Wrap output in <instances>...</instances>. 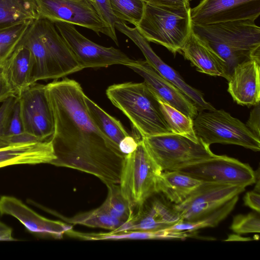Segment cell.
<instances>
[{
  "label": "cell",
  "mask_w": 260,
  "mask_h": 260,
  "mask_svg": "<svg viewBox=\"0 0 260 260\" xmlns=\"http://www.w3.org/2000/svg\"><path fill=\"white\" fill-rule=\"evenodd\" d=\"M199 111L193 119L199 140L210 146L214 143L241 146L254 151L260 150V140L239 119L223 110Z\"/></svg>",
  "instance_id": "cell-6"
},
{
  "label": "cell",
  "mask_w": 260,
  "mask_h": 260,
  "mask_svg": "<svg viewBox=\"0 0 260 260\" xmlns=\"http://www.w3.org/2000/svg\"><path fill=\"white\" fill-rule=\"evenodd\" d=\"M11 96H16L2 76L0 78V103Z\"/></svg>",
  "instance_id": "cell-43"
},
{
  "label": "cell",
  "mask_w": 260,
  "mask_h": 260,
  "mask_svg": "<svg viewBox=\"0 0 260 260\" xmlns=\"http://www.w3.org/2000/svg\"><path fill=\"white\" fill-rule=\"evenodd\" d=\"M0 215L18 219L31 234L40 238L61 239L73 226L68 223L46 218L14 197H0Z\"/></svg>",
  "instance_id": "cell-15"
},
{
  "label": "cell",
  "mask_w": 260,
  "mask_h": 260,
  "mask_svg": "<svg viewBox=\"0 0 260 260\" xmlns=\"http://www.w3.org/2000/svg\"><path fill=\"white\" fill-rule=\"evenodd\" d=\"M142 139L141 137H133L129 135L121 140L118 144V148L122 153L126 155L136 150L139 142Z\"/></svg>",
  "instance_id": "cell-39"
},
{
  "label": "cell",
  "mask_w": 260,
  "mask_h": 260,
  "mask_svg": "<svg viewBox=\"0 0 260 260\" xmlns=\"http://www.w3.org/2000/svg\"><path fill=\"white\" fill-rule=\"evenodd\" d=\"M94 1L102 19L108 26L112 35L117 38L115 24L118 20L112 12L109 0H94Z\"/></svg>",
  "instance_id": "cell-36"
},
{
  "label": "cell",
  "mask_w": 260,
  "mask_h": 260,
  "mask_svg": "<svg viewBox=\"0 0 260 260\" xmlns=\"http://www.w3.org/2000/svg\"><path fill=\"white\" fill-rule=\"evenodd\" d=\"M35 23L42 41L64 77L83 69L53 22L39 18L35 21Z\"/></svg>",
  "instance_id": "cell-20"
},
{
  "label": "cell",
  "mask_w": 260,
  "mask_h": 260,
  "mask_svg": "<svg viewBox=\"0 0 260 260\" xmlns=\"http://www.w3.org/2000/svg\"><path fill=\"white\" fill-rule=\"evenodd\" d=\"M240 184L202 182L182 203L173 206L182 220L191 221L207 215L244 191Z\"/></svg>",
  "instance_id": "cell-12"
},
{
  "label": "cell",
  "mask_w": 260,
  "mask_h": 260,
  "mask_svg": "<svg viewBox=\"0 0 260 260\" xmlns=\"http://www.w3.org/2000/svg\"><path fill=\"white\" fill-rule=\"evenodd\" d=\"M115 29L131 39L141 51L147 62L162 77L180 89L195 104L198 111L215 109L205 100L201 92L188 85L175 70L156 55L149 42L135 27H130L125 22L118 20L115 24Z\"/></svg>",
  "instance_id": "cell-14"
},
{
  "label": "cell",
  "mask_w": 260,
  "mask_h": 260,
  "mask_svg": "<svg viewBox=\"0 0 260 260\" xmlns=\"http://www.w3.org/2000/svg\"><path fill=\"white\" fill-rule=\"evenodd\" d=\"M245 206L249 207L257 213L260 211V194L255 190L247 192L244 197Z\"/></svg>",
  "instance_id": "cell-41"
},
{
  "label": "cell",
  "mask_w": 260,
  "mask_h": 260,
  "mask_svg": "<svg viewBox=\"0 0 260 260\" xmlns=\"http://www.w3.org/2000/svg\"><path fill=\"white\" fill-rule=\"evenodd\" d=\"M108 194L101 205L111 216L124 222L132 215L134 211L121 193L119 184L106 185Z\"/></svg>",
  "instance_id": "cell-31"
},
{
  "label": "cell",
  "mask_w": 260,
  "mask_h": 260,
  "mask_svg": "<svg viewBox=\"0 0 260 260\" xmlns=\"http://www.w3.org/2000/svg\"><path fill=\"white\" fill-rule=\"evenodd\" d=\"M19 44L27 47L31 52L34 64L32 84L40 80H56L64 77L42 41L35 21Z\"/></svg>",
  "instance_id": "cell-22"
},
{
  "label": "cell",
  "mask_w": 260,
  "mask_h": 260,
  "mask_svg": "<svg viewBox=\"0 0 260 260\" xmlns=\"http://www.w3.org/2000/svg\"><path fill=\"white\" fill-rule=\"evenodd\" d=\"M56 158L51 140L11 144L0 148V168L50 164Z\"/></svg>",
  "instance_id": "cell-21"
},
{
  "label": "cell",
  "mask_w": 260,
  "mask_h": 260,
  "mask_svg": "<svg viewBox=\"0 0 260 260\" xmlns=\"http://www.w3.org/2000/svg\"><path fill=\"white\" fill-rule=\"evenodd\" d=\"M6 238L9 241L15 240L12 237V229L0 221V241H6Z\"/></svg>",
  "instance_id": "cell-44"
},
{
  "label": "cell",
  "mask_w": 260,
  "mask_h": 260,
  "mask_svg": "<svg viewBox=\"0 0 260 260\" xmlns=\"http://www.w3.org/2000/svg\"><path fill=\"white\" fill-rule=\"evenodd\" d=\"M148 153L162 171L177 170L214 156L210 146L171 133L142 138Z\"/></svg>",
  "instance_id": "cell-7"
},
{
  "label": "cell",
  "mask_w": 260,
  "mask_h": 260,
  "mask_svg": "<svg viewBox=\"0 0 260 260\" xmlns=\"http://www.w3.org/2000/svg\"><path fill=\"white\" fill-rule=\"evenodd\" d=\"M17 97L23 131L41 141L50 140L54 123L45 85L36 82Z\"/></svg>",
  "instance_id": "cell-10"
},
{
  "label": "cell",
  "mask_w": 260,
  "mask_h": 260,
  "mask_svg": "<svg viewBox=\"0 0 260 260\" xmlns=\"http://www.w3.org/2000/svg\"><path fill=\"white\" fill-rule=\"evenodd\" d=\"M202 183V181L177 170L162 171L157 178L156 192L178 205Z\"/></svg>",
  "instance_id": "cell-24"
},
{
  "label": "cell",
  "mask_w": 260,
  "mask_h": 260,
  "mask_svg": "<svg viewBox=\"0 0 260 260\" xmlns=\"http://www.w3.org/2000/svg\"><path fill=\"white\" fill-rule=\"evenodd\" d=\"M162 172L148 153L142 139L134 151L125 155L119 185L133 211L156 193L157 178Z\"/></svg>",
  "instance_id": "cell-5"
},
{
  "label": "cell",
  "mask_w": 260,
  "mask_h": 260,
  "mask_svg": "<svg viewBox=\"0 0 260 260\" xmlns=\"http://www.w3.org/2000/svg\"><path fill=\"white\" fill-rule=\"evenodd\" d=\"M68 236L86 241L117 240H169L171 233L166 230L155 231H111L108 233H82L73 229L66 233Z\"/></svg>",
  "instance_id": "cell-25"
},
{
  "label": "cell",
  "mask_w": 260,
  "mask_h": 260,
  "mask_svg": "<svg viewBox=\"0 0 260 260\" xmlns=\"http://www.w3.org/2000/svg\"><path fill=\"white\" fill-rule=\"evenodd\" d=\"M23 132L24 131L20 116L19 105L18 98L16 97L9 119L6 136L18 135Z\"/></svg>",
  "instance_id": "cell-37"
},
{
  "label": "cell",
  "mask_w": 260,
  "mask_h": 260,
  "mask_svg": "<svg viewBox=\"0 0 260 260\" xmlns=\"http://www.w3.org/2000/svg\"><path fill=\"white\" fill-rule=\"evenodd\" d=\"M157 98L164 118L173 133L187 137L195 142H199L200 140L194 131L193 119L157 96Z\"/></svg>",
  "instance_id": "cell-30"
},
{
  "label": "cell",
  "mask_w": 260,
  "mask_h": 260,
  "mask_svg": "<svg viewBox=\"0 0 260 260\" xmlns=\"http://www.w3.org/2000/svg\"><path fill=\"white\" fill-rule=\"evenodd\" d=\"M31 23L22 22L0 26V64L10 56Z\"/></svg>",
  "instance_id": "cell-32"
},
{
  "label": "cell",
  "mask_w": 260,
  "mask_h": 260,
  "mask_svg": "<svg viewBox=\"0 0 260 260\" xmlns=\"http://www.w3.org/2000/svg\"><path fill=\"white\" fill-rule=\"evenodd\" d=\"M197 70L213 76H220L229 80L231 77L224 60L209 45L192 31L190 34L181 52Z\"/></svg>",
  "instance_id": "cell-19"
},
{
  "label": "cell",
  "mask_w": 260,
  "mask_h": 260,
  "mask_svg": "<svg viewBox=\"0 0 260 260\" xmlns=\"http://www.w3.org/2000/svg\"><path fill=\"white\" fill-rule=\"evenodd\" d=\"M248 241L251 240L250 238H244L241 236L236 235H230L229 238L226 240V241Z\"/></svg>",
  "instance_id": "cell-45"
},
{
  "label": "cell",
  "mask_w": 260,
  "mask_h": 260,
  "mask_svg": "<svg viewBox=\"0 0 260 260\" xmlns=\"http://www.w3.org/2000/svg\"><path fill=\"white\" fill-rule=\"evenodd\" d=\"M140 75L159 99L193 119L198 114L195 104L173 84L162 77L146 60H135L128 66Z\"/></svg>",
  "instance_id": "cell-17"
},
{
  "label": "cell",
  "mask_w": 260,
  "mask_h": 260,
  "mask_svg": "<svg viewBox=\"0 0 260 260\" xmlns=\"http://www.w3.org/2000/svg\"><path fill=\"white\" fill-rule=\"evenodd\" d=\"M106 95L129 119L142 138L173 133L157 96L144 82L112 85L107 89Z\"/></svg>",
  "instance_id": "cell-3"
},
{
  "label": "cell",
  "mask_w": 260,
  "mask_h": 260,
  "mask_svg": "<svg viewBox=\"0 0 260 260\" xmlns=\"http://www.w3.org/2000/svg\"><path fill=\"white\" fill-rule=\"evenodd\" d=\"M259 110V103L254 105V107L250 112L249 118L245 124L252 133L258 138L260 136Z\"/></svg>",
  "instance_id": "cell-38"
},
{
  "label": "cell",
  "mask_w": 260,
  "mask_h": 260,
  "mask_svg": "<svg viewBox=\"0 0 260 260\" xmlns=\"http://www.w3.org/2000/svg\"><path fill=\"white\" fill-rule=\"evenodd\" d=\"M182 220L173 206L162 199L149 198L131 217L113 232L167 229Z\"/></svg>",
  "instance_id": "cell-16"
},
{
  "label": "cell",
  "mask_w": 260,
  "mask_h": 260,
  "mask_svg": "<svg viewBox=\"0 0 260 260\" xmlns=\"http://www.w3.org/2000/svg\"><path fill=\"white\" fill-rule=\"evenodd\" d=\"M145 4L168 7L189 6V0H142Z\"/></svg>",
  "instance_id": "cell-42"
},
{
  "label": "cell",
  "mask_w": 260,
  "mask_h": 260,
  "mask_svg": "<svg viewBox=\"0 0 260 260\" xmlns=\"http://www.w3.org/2000/svg\"><path fill=\"white\" fill-rule=\"evenodd\" d=\"M190 7H168L145 4L143 16L135 27L148 41L159 44L174 54L181 50L192 31Z\"/></svg>",
  "instance_id": "cell-4"
},
{
  "label": "cell",
  "mask_w": 260,
  "mask_h": 260,
  "mask_svg": "<svg viewBox=\"0 0 260 260\" xmlns=\"http://www.w3.org/2000/svg\"><path fill=\"white\" fill-rule=\"evenodd\" d=\"M39 18L53 23H68L103 34L118 46L117 38L102 19L94 0H34Z\"/></svg>",
  "instance_id": "cell-8"
},
{
  "label": "cell",
  "mask_w": 260,
  "mask_h": 260,
  "mask_svg": "<svg viewBox=\"0 0 260 260\" xmlns=\"http://www.w3.org/2000/svg\"><path fill=\"white\" fill-rule=\"evenodd\" d=\"M3 66V77L16 96L32 84L34 61L25 46L19 44Z\"/></svg>",
  "instance_id": "cell-23"
},
{
  "label": "cell",
  "mask_w": 260,
  "mask_h": 260,
  "mask_svg": "<svg viewBox=\"0 0 260 260\" xmlns=\"http://www.w3.org/2000/svg\"><path fill=\"white\" fill-rule=\"evenodd\" d=\"M239 196H237L217 209L205 216L191 221L181 220L166 230L175 232H193L205 228L217 226L234 208Z\"/></svg>",
  "instance_id": "cell-28"
},
{
  "label": "cell",
  "mask_w": 260,
  "mask_h": 260,
  "mask_svg": "<svg viewBox=\"0 0 260 260\" xmlns=\"http://www.w3.org/2000/svg\"><path fill=\"white\" fill-rule=\"evenodd\" d=\"M192 30L224 60L230 75L240 63L249 59L260 62V28L254 20L192 24Z\"/></svg>",
  "instance_id": "cell-2"
},
{
  "label": "cell",
  "mask_w": 260,
  "mask_h": 260,
  "mask_svg": "<svg viewBox=\"0 0 260 260\" xmlns=\"http://www.w3.org/2000/svg\"><path fill=\"white\" fill-rule=\"evenodd\" d=\"M228 91L233 100L242 106H254L260 101V62L249 59L233 69Z\"/></svg>",
  "instance_id": "cell-18"
},
{
  "label": "cell",
  "mask_w": 260,
  "mask_h": 260,
  "mask_svg": "<svg viewBox=\"0 0 260 260\" xmlns=\"http://www.w3.org/2000/svg\"><path fill=\"white\" fill-rule=\"evenodd\" d=\"M53 214L69 224H80L92 228L114 231L123 221L111 216L100 206L96 209L79 213L71 217H66L53 211Z\"/></svg>",
  "instance_id": "cell-29"
},
{
  "label": "cell",
  "mask_w": 260,
  "mask_h": 260,
  "mask_svg": "<svg viewBox=\"0 0 260 260\" xmlns=\"http://www.w3.org/2000/svg\"><path fill=\"white\" fill-rule=\"evenodd\" d=\"M3 65L0 64V78L3 76Z\"/></svg>",
  "instance_id": "cell-46"
},
{
  "label": "cell",
  "mask_w": 260,
  "mask_h": 260,
  "mask_svg": "<svg viewBox=\"0 0 260 260\" xmlns=\"http://www.w3.org/2000/svg\"><path fill=\"white\" fill-rule=\"evenodd\" d=\"M109 3L118 20L129 22L135 27L143 16L145 3L142 0H109Z\"/></svg>",
  "instance_id": "cell-33"
},
{
  "label": "cell",
  "mask_w": 260,
  "mask_h": 260,
  "mask_svg": "<svg viewBox=\"0 0 260 260\" xmlns=\"http://www.w3.org/2000/svg\"><path fill=\"white\" fill-rule=\"evenodd\" d=\"M202 182L251 185L255 173L247 164L226 155H217L177 170Z\"/></svg>",
  "instance_id": "cell-11"
},
{
  "label": "cell",
  "mask_w": 260,
  "mask_h": 260,
  "mask_svg": "<svg viewBox=\"0 0 260 260\" xmlns=\"http://www.w3.org/2000/svg\"><path fill=\"white\" fill-rule=\"evenodd\" d=\"M45 88L54 123L50 140L56 158L50 164L90 174L106 185L118 184L125 155L92 121L80 84L64 78Z\"/></svg>",
  "instance_id": "cell-1"
},
{
  "label": "cell",
  "mask_w": 260,
  "mask_h": 260,
  "mask_svg": "<svg viewBox=\"0 0 260 260\" xmlns=\"http://www.w3.org/2000/svg\"><path fill=\"white\" fill-rule=\"evenodd\" d=\"M54 23L83 69L107 67L114 64L128 67L135 60L119 49L113 47H104L89 40L73 24L60 22Z\"/></svg>",
  "instance_id": "cell-9"
},
{
  "label": "cell",
  "mask_w": 260,
  "mask_h": 260,
  "mask_svg": "<svg viewBox=\"0 0 260 260\" xmlns=\"http://www.w3.org/2000/svg\"><path fill=\"white\" fill-rule=\"evenodd\" d=\"M230 229L240 235L260 232L259 213H250L235 216Z\"/></svg>",
  "instance_id": "cell-34"
},
{
  "label": "cell",
  "mask_w": 260,
  "mask_h": 260,
  "mask_svg": "<svg viewBox=\"0 0 260 260\" xmlns=\"http://www.w3.org/2000/svg\"><path fill=\"white\" fill-rule=\"evenodd\" d=\"M190 13L193 25L255 21L260 15V0H202Z\"/></svg>",
  "instance_id": "cell-13"
},
{
  "label": "cell",
  "mask_w": 260,
  "mask_h": 260,
  "mask_svg": "<svg viewBox=\"0 0 260 260\" xmlns=\"http://www.w3.org/2000/svg\"><path fill=\"white\" fill-rule=\"evenodd\" d=\"M5 140L9 145L41 141L36 137L24 132L18 135L6 136Z\"/></svg>",
  "instance_id": "cell-40"
},
{
  "label": "cell",
  "mask_w": 260,
  "mask_h": 260,
  "mask_svg": "<svg viewBox=\"0 0 260 260\" xmlns=\"http://www.w3.org/2000/svg\"><path fill=\"white\" fill-rule=\"evenodd\" d=\"M17 96H11L0 106V148L9 144L5 140L9 119Z\"/></svg>",
  "instance_id": "cell-35"
},
{
  "label": "cell",
  "mask_w": 260,
  "mask_h": 260,
  "mask_svg": "<svg viewBox=\"0 0 260 260\" xmlns=\"http://www.w3.org/2000/svg\"><path fill=\"white\" fill-rule=\"evenodd\" d=\"M39 18L34 0H0V26L32 23Z\"/></svg>",
  "instance_id": "cell-26"
},
{
  "label": "cell",
  "mask_w": 260,
  "mask_h": 260,
  "mask_svg": "<svg viewBox=\"0 0 260 260\" xmlns=\"http://www.w3.org/2000/svg\"><path fill=\"white\" fill-rule=\"evenodd\" d=\"M85 101L89 115L95 124L118 147L121 140L129 134L119 120L107 113L86 95Z\"/></svg>",
  "instance_id": "cell-27"
}]
</instances>
